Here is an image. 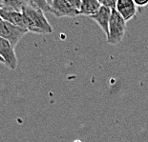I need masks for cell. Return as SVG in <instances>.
Listing matches in <instances>:
<instances>
[{
    "label": "cell",
    "instance_id": "cell-1",
    "mask_svg": "<svg viewBox=\"0 0 148 142\" xmlns=\"http://www.w3.org/2000/svg\"><path fill=\"white\" fill-rule=\"evenodd\" d=\"M25 29L28 31L39 34L52 33L53 27L44 15V12L37 8L34 1H28L27 6L22 11Z\"/></svg>",
    "mask_w": 148,
    "mask_h": 142
},
{
    "label": "cell",
    "instance_id": "cell-2",
    "mask_svg": "<svg viewBox=\"0 0 148 142\" xmlns=\"http://www.w3.org/2000/svg\"><path fill=\"white\" fill-rule=\"evenodd\" d=\"M125 31H126V21L116 10L112 11L109 23V33L106 37L107 43L110 45L119 44L123 39Z\"/></svg>",
    "mask_w": 148,
    "mask_h": 142
},
{
    "label": "cell",
    "instance_id": "cell-3",
    "mask_svg": "<svg viewBox=\"0 0 148 142\" xmlns=\"http://www.w3.org/2000/svg\"><path fill=\"white\" fill-rule=\"evenodd\" d=\"M27 33L29 31L26 29L17 27L7 21H0V37L9 41L14 48H15V46Z\"/></svg>",
    "mask_w": 148,
    "mask_h": 142
},
{
    "label": "cell",
    "instance_id": "cell-4",
    "mask_svg": "<svg viewBox=\"0 0 148 142\" xmlns=\"http://www.w3.org/2000/svg\"><path fill=\"white\" fill-rule=\"evenodd\" d=\"M49 12L56 17H75L79 15V11L71 5L70 0H47Z\"/></svg>",
    "mask_w": 148,
    "mask_h": 142
},
{
    "label": "cell",
    "instance_id": "cell-5",
    "mask_svg": "<svg viewBox=\"0 0 148 142\" xmlns=\"http://www.w3.org/2000/svg\"><path fill=\"white\" fill-rule=\"evenodd\" d=\"M0 56L4 60V65L11 70H15L17 67V57L14 48L9 41L0 37Z\"/></svg>",
    "mask_w": 148,
    "mask_h": 142
},
{
    "label": "cell",
    "instance_id": "cell-6",
    "mask_svg": "<svg viewBox=\"0 0 148 142\" xmlns=\"http://www.w3.org/2000/svg\"><path fill=\"white\" fill-rule=\"evenodd\" d=\"M116 11L125 21L132 19L137 14V6L133 0H118Z\"/></svg>",
    "mask_w": 148,
    "mask_h": 142
},
{
    "label": "cell",
    "instance_id": "cell-7",
    "mask_svg": "<svg viewBox=\"0 0 148 142\" xmlns=\"http://www.w3.org/2000/svg\"><path fill=\"white\" fill-rule=\"evenodd\" d=\"M111 12L112 11L110 9L101 6L99 8V10L95 14L90 16L91 19H93L101 28V30L104 31L106 37L108 36L109 33V23H110V18H111Z\"/></svg>",
    "mask_w": 148,
    "mask_h": 142
},
{
    "label": "cell",
    "instance_id": "cell-8",
    "mask_svg": "<svg viewBox=\"0 0 148 142\" xmlns=\"http://www.w3.org/2000/svg\"><path fill=\"white\" fill-rule=\"evenodd\" d=\"M0 17H1L2 20L7 21L12 25H15V26H17V27L25 29L24 17H23L22 12L0 10Z\"/></svg>",
    "mask_w": 148,
    "mask_h": 142
},
{
    "label": "cell",
    "instance_id": "cell-9",
    "mask_svg": "<svg viewBox=\"0 0 148 142\" xmlns=\"http://www.w3.org/2000/svg\"><path fill=\"white\" fill-rule=\"evenodd\" d=\"M101 7L99 1L97 0H82L79 10V14L86 15V16H92L99 10Z\"/></svg>",
    "mask_w": 148,
    "mask_h": 142
},
{
    "label": "cell",
    "instance_id": "cell-10",
    "mask_svg": "<svg viewBox=\"0 0 148 142\" xmlns=\"http://www.w3.org/2000/svg\"><path fill=\"white\" fill-rule=\"evenodd\" d=\"M27 4L28 1L22 0H0V10L22 12Z\"/></svg>",
    "mask_w": 148,
    "mask_h": 142
},
{
    "label": "cell",
    "instance_id": "cell-11",
    "mask_svg": "<svg viewBox=\"0 0 148 142\" xmlns=\"http://www.w3.org/2000/svg\"><path fill=\"white\" fill-rule=\"evenodd\" d=\"M99 3H100V5H101V6L110 9L111 11L116 10V1H115V0H100Z\"/></svg>",
    "mask_w": 148,
    "mask_h": 142
},
{
    "label": "cell",
    "instance_id": "cell-12",
    "mask_svg": "<svg viewBox=\"0 0 148 142\" xmlns=\"http://www.w3.org/2000/svg\"><path fill=\"white\" fill-rule=\"evenodd\" d=\"M135 4H136L137 7H140V8H143L145 7L146 5H148V0H143V1H140V0H136L134 1Z\"/></svg>",
    "mask_w": 148,
    "mask_h": 142
},
{
    "label": "cell",
    "instance_id": "cell-13",
    "mask_svg": "<svg viewBox=\"0 0 148 142\" xmlns=\"http://www.w3.org/2000/svg\"><path fill=\"white\" fill-rule=\"evenodd\" d=\"M0 63H2V64H4V60H3V58L0 56Z\"/></svg>",
    "mask_w": 148,
    "mask_h": 142
},
{
    "label": "cell",
    "instance_id": "cell-14",
    "mask_svg": "<svg viewBox=\"0 0 148 142\" xmlns=\"http://www.w3.org/2000/svg\"><path fill=\"white\" fill-rule=\"evenodd\" d=\"M74 142H81L80 140H75V141H74Z\"/></svg>",
    "mask_w": 148,
    "mask_h": 142
},
{
    "label": "cell",
    "instance_id": "cell-15",
    "mask_svg": "<svg viewBox=\"0 0 148 142\" xmlns=\"http://www.w3.org/2000/svg\"><path fill=\"white\" fill-rule=\"evenodd\" d=\"M1 20H2V19H1V17H0V21H1Z\"/></svg>",
    "mask_w": 148,
    "mask_h": 142
}]
</instances>
